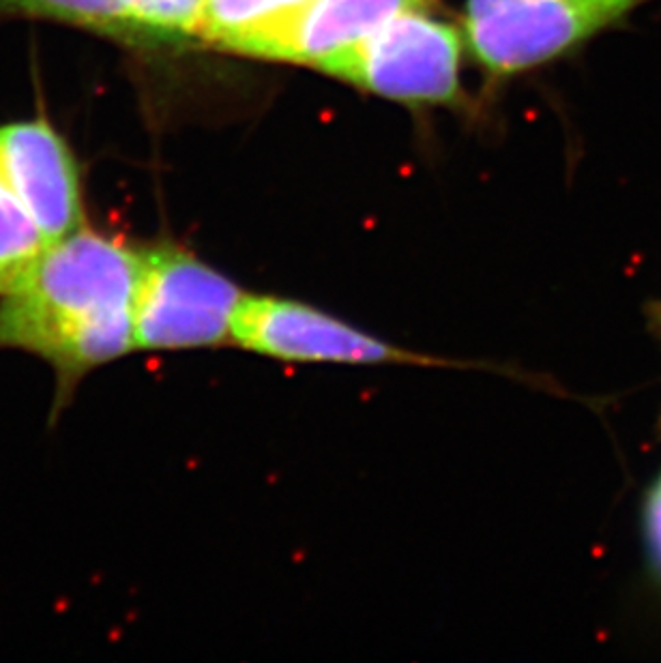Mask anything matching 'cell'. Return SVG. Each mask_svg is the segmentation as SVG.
<instances>
[{
  "mask_svg": "<svg viewBox=\"0 0 661 663\" xmlns=\"http://www.w3.org/2000/svg\"><path fill=\"white\" fill-rule=\"evenodd\" d=\"M311 0H202L195 37L262 59L271 41Z\"/></svg>",
  "mask_w": 661,
  "mask_h": 663,
  "instance_id": "8",
  "label": "cell"
},
{
  "mask_svg": "<svg viewBox=\"0 0 661 663\" xmlns=\"http://www.w3.org/2000/svg\"><path fill=\"white\" fill-rule=\"evenodd\" d=\"M247 292L193 251L157 241L142 245L135 292V350L183 352L232 343Z\"/></svg>",
  "mask_w": 661,
  "mask_h": 663,
  "instance_id": "2",
  "label": "cell"
},
{
  "mask_svg": "<svg viewBox=\"0 0 661 663\" xmlns=\"http://www.w3.org/2000/svg\"><path fill=\"white\" fill-rule=\"evenodd\" d=\"M646 530H648V541L653 547L655 560L661 569V483L651 496L648 511H646Z\"/></svg>",
  "mask_w": 661,
  "mask_h": 663,
  "instance_id": "12",
  "label": "cell"
},
{
  "mask_svg": "<svg viewBox=\"0 0 661 663\" xmlns=\"http://www.w3.org/2000/svg\"><path fill=\"white\" fill-rule=\"evenodd\" d=\"M142 245L84 223L43 247L0 297V350L43 359L59 408L91 371L135 350L133 315Z\"/></svg>",
  "mask_w": 661,
  "mask_h": 663,
  "instance_id": "1",
  "label": "cell"
},
{
  "mask_svg": "<svg viewBox=\"0 0 661 663\" xmlns=\"http://www.w3.org/2000/svg\"><path fill=\"white\" fill-rule=\"evenodd\" d=\"M45 245L37 223L0 170V297L26 275Z\"/></svg>",
  "mask_w": 661,
  "mask_h": 663,
  "instance_id": "10",
  "label": "cell"
},
{
  "mask_svg": "<svg viewBox=\"0 0 661 663\" xmlns=\"http://www.w3.org/2000/svg\"><path fill=\"white\" fill-rule=\"evenodd\" d=\"M147 45L181 43L198 33L202 0H119Z\"/></svg>",
  "mask_w": 661,
  "mask_h": 663,
  "instance_id": "11",
  "label": "cell"
},
{
  "mask_svg": "<svg viewBox=\"0 0 661 663\" xmlns=\"http://www.w3.org/2000/svg\"><path fill=\"white\" fill-rule=\"evenodd\" d=\"M0 170L45 243L86 223L80 161L45 114L0 125Z\"/></svg>",
  "mask_w": 661,
  "mask_h": 663,
  "instance_id": "6",
  "label": "cell"
},
{
  "mask_svg": "<svg viewBox=\"0 0 661 663\" xmlns=\"http://www.w3.org/2000/svg\"><path fill=\"white\" fill-rule=\"evenodd\" d=\"M0 20H37L149 47L119 0H0Z\"/></svg>",
  "mask_w": 661,
  "mask_h": 663,
  "instance_id": "9",
  "label": "cell"
},
{
  "mask_svg": "<svg viewBox=\"0 0 661 663\" xmlns=\"http://www.w3.org/2000/svg\"><path fill=\"white\" fill-rule=\"evenodd\" d=\"M436 0H311L271 41L262 59L303 63L320 69L335 54L361 43L383 24Z\"/></svg>",
  "mask_w": 661,
  "mask_h": 663,
  "instance_id": "7",
  "label": "cell"
},
{
  "mask_svg": "<svg viewBox=\"0 0 661 663\" xmlns=\"http://www.w3.org/2000/svg\"><path fill=\"white\" fill-rule=\"evenodd\" d=\"M459 63L462 35L427 9H410L320 69L380 97L449 103L459 97Z\"/></svg>",
  "mask_w": 661,
  "mask_h": 663,
  "instance_id": "4",
  "label": "cell"
},
{
  "mask_svg": "<svg viewBox=\"0 0 661 663\" xmlns=\"http://www.w3.org/2000/svg\"><path fill=\"white\" fill-rule=\"evenodd\" d=\"M232 343L283 363L473 367L466 361L401 348L305 301L277 295L247 292L243 297L232 327Z\"/></svg>",
  "mask_w": 661,
  "mask_h": 663,
  "instance_id": "5",
  "label": "cell"
},
{
  "mask_svg": "<svg viewBox=\"0 0 661 663\" xmlns=\"http://www.w3.org/2000/svg\"><path fill=\"white\" fill-rule=\"evenodd\" d=\"M653 0H466L473 59L509 77L571 54Z\"/></svg>",
  "mask_w": 661,
  "mask_h": 663,
  "instance_id": "3",
  "label": "cell"
}]
</instances>
